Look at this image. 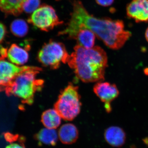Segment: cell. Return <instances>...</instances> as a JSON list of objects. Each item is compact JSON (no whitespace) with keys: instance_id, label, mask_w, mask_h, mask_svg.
Here are the masks:
<instances>
[{"instance_id":"7402d4cb","label":"cell","mask_w":148,"mask_h":148,"mask_svg":"<svg viewBox=\"0 0 148 148\" xmlns=\"http://www.w3.org/2000/svg\"><path fill=\"white\" fill-rule=\"evenodd\" d=\"M145 36L146 40L148 42V27L147 29H146L145 33Z\"/></svg>"},{"instance_id":"52a82bcc","label":"cell","mask_w":148,"mask_h":148,"mask_svg":"<svg viewBox=\"0 0 148 148\" xmlns=\"http://www.w3.org/2000/svg\"><path fill=\"white\" fill-rule=\"evenodd\" d=\"M93 91L105 104L106 112H111V103L117 98L119 94V90L116 86L109 82H99L94 86Z\"/></svg>"},{"instance_id":"603a6c76","label":"cell","mask_w":148,"mask_h":148,"mask_svg":"<svg viewBox=\"0 0 148 148\" xmlns=\"http://www.w3.org/2000/svg\"><path fill=\"white\" fill-rule=\"evenodd\" d=\"M57 1H58V0H57Z\"/></svg>"},{"instance_id":"2e32d148","label":"cell","mask_w":148,"mask_h":148,"mask_svg":"<svg viewBox=\"0 0 148 148\" xmlns=\"http://www.w3.org/2000/svg\"><path fill=\"white\" fill-rule=\"evenodd\" d=\"M95 35L88 29H80L74 39L77 40L78 45L86 49H90L95 44Z\"/></svg>"},{"instance_id":"277c9868","label":"cell","mask_w":148,"mask_h":148,"mask_svg":"<svg viewBox=\"0 0 148 148\" xmlns=\"http://www.w3.org/2000/svg\"><path fill=\"white\" fill-rule=\"evenodd\" d=\"M81 106L78 87L69 84L60 93L54 108L61 118L72 121L79 114Z\"/></svg>"},{"instance_id":"9a60e30c","label":"cell","mask_w":148,"mask_h":148,"mask_svg":"<svg viewBox=\"0 0 148 148\" xmlns=\"http://www.w3.org/2000/svg\"><path fill=\"white\" fill-rule=\"evenodd\" d=\"M61 119L55 109H49L43 112L41 121L46 128L55 129L61 124Z\"/></svg>"},{"instance_id":"30bf717a","label":"cell","mask_w":148,"mask_h":148,"mask_svg":"<svg viewBox=\"0 0 148 148\" xmlns=\"http://www.w3.org/2000/svg\"><path fill=\"white\" fill-rule=\"evenodd\" d=\"M104 136L106 142L115 147H122L126 140V135L124 130L117 126H111L106 129Z\"/></svg>"},{"instance_id":"44dd1931","label":"cell","mask_w":148,"mask_h":148,"mask_svg":"<svg viewBox=\"0 0 148 148\" xmlns=\"http://www.w3.org/2000/svg\"><path fill=\"white\" fill-rule=\"evenodd\" d=\"M6 32V28L5 26L2 23L0 22V43L2 41L5 36Z\"/></svg>"},{"instance_id":"7c38bea8","label":"cell","mask_w":148,"mask_h":148,"mask_svg":"<svg viewBox=\"0 0 148 148\" xmlns=\"http://www.w3.org/2000/svg\"><path fill=\"white\" fill-rule=\"evenodd\" d=\"M58 138L61 143L71 145L75 143L78 138V130L72 123H66L61 126L58 132Z\"/></svg>"},{"instance_id":"9c48e42d","label":"cell","mask_w":148,"mask_h":148,"mask_svg":"<svg viewBox=\"0 0 148 148\" xmlns=\"http://www.w3.org/2000/svg\"><path fill=\"white\" fill-rule=\"evenodd\" d=\"M126 13L136 22H148V0H132L127 5Z\"/></svg>"},{"instance_id":"5b68a950","label":"cell","mask_w":148,"mask_h":148,"mask_svg":"<svg viewBox=\"0 0 148 148\" xmlns=\"http://www.w3.org/2000/svg\"><path fill=\"white\" fill-rule=\"evenodd\" d=\"M70 55L62 43L50 40L45 44L37 55V59L45 67L56 70L61 63H68Z\"/></svg>"},{"instance_id":"7a4b0ae2","label":"cell","mask_w":148,"mask_h":148,"mask_svg":"<svg viewBox=\"0 0 148 148\" xmlns=\"http://www.w3.org/2000/svg\"><path fill=\"white\" fill-rule=\"evenodd\" d=\"M70 55L68 65L78 78L86 83L104 80L108 56L100 47L86 49L78 45Z\"/></svg>"},{"instance_id":"d6986e66","label":"cell","mask_w":148,"mask_h":148,"mask_svg":"<svg viewBox=\"0 0 148 148\" xmlns=\"http://www.w3.org/2000/svg\"><path fill=\"white\" fill-rule=\"evenodd\" d=\"M19 138L20 137L16 140L10 142V144L7 146L5 148H25L24 144V138H20L18 142L15 143Z\"/></svg>"},{"instance_id":"6da1fadb","label":"cell","mask_w":148,"mask_h":148,"mask_svg":"<svg viewBox=\"0 0 148 148\" xmlns=\"http://www.w3.org/2000/svg\"><path fill=\"white\" fill-rule=\"evenodd\" d=\"M124 28L121 20L96 18L88 12L80 1H75L68 26L58 35H67L70 38L74 39L80 29H88L108 47L117 50L123 47L132 36L131 32Z\"/></svg>"},{"instance_id":"ac0fdd59","label":"cell","mask_w":148,"mask_h":148,"mask_svg":"<svg viewBox=\"0 0 148 148\" xmlns=\"http://www.w3.org/2000/svg\"><path fill=\"white\" fill-rule=\"evenodd\" d=\"M40 0H26L23 5V10L27 13L34 12L39 8Z\"/></svg>"},{"instance_id":"8992f818","label":"cell","mask_w":148,"mask_h":148,"mask_svg":"<svg viewBox=\"0 0 148 148\" xmlns=\"http://www.w3.org/2000/svg\"><path fill=\"white\" fill-rule=\"evenodd\" d=\"M28 21L41 30L49 32L63 23L60 21L54 9L51 6L43 5L34 12Z\"/></svg>"},{"instance_id":"4fadbf2b","label":"cell","mask_w":148,"mask_h":148,"mask_svg":"<svg viewBox=\"0 0 148 148\" xmlns=\"http://www.w3.org/2000/svg\"><path fill=\"white\" fill-rule=\"evenodd\" d=\"M58 133L55 129L43 128L35 135L34 138L39 145L55 146L58 139Z\"/></svg>"},{"instance_id":"e0dca14e","label":"cell","mask_w":148,"mask_h":148,"mask_svg":"<svg viewBox=\"0 0 148 148\" xmlns=\"http://www.w3.org/2000/svg\"><path fill=\"white\" fill-rule=\"evenodd\" d=\"M11 32L14 36L23 37L27 35L29 31L28 24L23 19H17L12 21L10 25Z\"/></svg>"},{"instance_id":"3957f363","label":"cell","mask_w":148,"mask_h":148,"mask_svg":"<svg viewBox=\"0 0 148 148\" xmlns=\"http://www.w3.org/2000/svg\"><path fill=\"white\" fill-rule=\"evenodd\" d=\"M41 71V68L29 66L17 74L6 88V95L8 96L14 95L20 98L24 104L32 105L35 94L43 87V80L37 78V75Z\"/></svg>"},{"instance_id":"8fae6325","label":"cell","mask_w":148,"mask_h":148,"mask_svg":"<svg viewBox=\"0 0 148 148\" xmlns=\"http://www.w3.org/2000/svg\"><path fill=\"white\" fill-rule=\"evenodd\" d=\"M7 58L11 63L17 66H22L29 60L27 49L22 48L17 45L13 44L8 49Z\"/></svg>"},{"instance_id":"ba28073f","label":"cell","mask_w":148,"mask_h":148,"mask_svg":"<svg viewBox=\"0 0 148 148\" xmlns=\"http://www.w3.org/2000/svg\"><path fill=\"white\" fill-rule=\"evenodd\" d=\"M5 58L0 56V92L5 90L10 83L17 74L29 67L16 66L6 60Z\"/></svg>"},{"instance_id":"5bb4252c","label":"cell","mask_w":148,"mask_h":148,"mask_svg":"<svg viewBox=\"0 0 148 148\" xmlns=\"http://www.w3.org/2000/svg\"><path fill=\"white\" fill-rule=\"evenodd\" d=\"M26 0H0V10L6 14L14 16L23 11V5Z\"/></svg>"},{"instance_id":"ffe728a7","label":"cell","mask_w":148,"mask_h":148,"mask_svg":"<svg viewBox=\"0 0 148 148\" xmlns=\"http://www.w3.org/2000/svg\"><path fill=\"white\" fill-rule=\"evenodd\" d=\"M99 5L103 7H108L112 4L114 0H95Z\"/></svg>"}]
</instances>
